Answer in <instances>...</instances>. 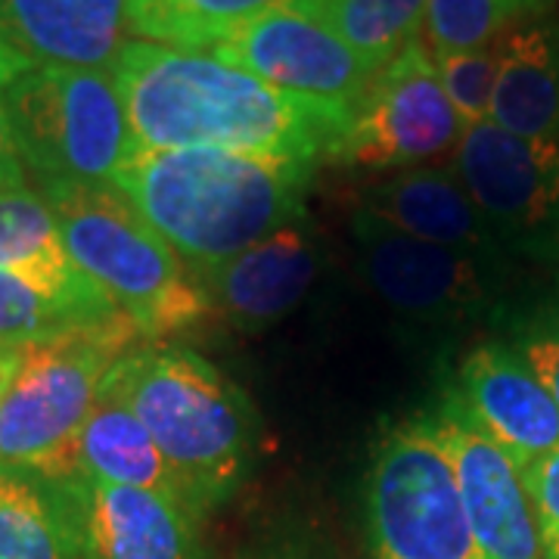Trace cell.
I'll return each mask as SVG.
<instances>
[{"label": "cell", "instance_id": "obj_27", "mask_svg": "<svg viewBox=\"0 0 559 559\" xmlns=\"http://www.w3.org/2000/svg\"><path fill=\"white\" fill-rule=\"evenodd\" d=\"M522 485L538 522L540 550L547 559H559V448L547 457L528 463L522 469Z\"/></svg>", "mask_w": 559, "mask_h": 559}, {"label": "cell", "instance_id": "obj_8", "mask_svg": "<svg viewBox=\"0 0 559 559\" xmlns=\"http://www.w3.org/2000/svg\"><path fill=\"white\" fill-rule=\"evenodd\" d=\"M463 131L432 53L414 40L377 75L336 159L360 168H404L457 150Z\"/></svg>", "mask_w": 559, "mask_h": 559}, {"label": "cell", "instance_id": "obj_13", "mask_svg": "<svg viewBox=\"0 0 559 559\" xmlns=\"http://www.w3.org/2000/svg\"><path fill=\"white\" fill-rule=\"evenodd\" d=\"M355 237L364 277L401 314L454 318L479 301V271L466 252L407 237L367 212L355 218Z\"/></svg>", "mask_w": 559, "mask_h": 559}, {"label": "cell", "instance_id": "obj_14", "mask_svg": "<svg viewBox=\"0 0 559 559\" xmlns=\"http://www.w3.org/2000/svg\"><path fill=\"white\" fill-rule=\"evenodd\" d=\"M318 246L293 221L237 259L202 271L200 280L224 318L240 330H261L286 318L305 299L318 280Z\"/></svg>", "mask_w": 559, "mask_h": 559}, {"label": "cell", "instance_id": "obj_26", "mask_svg": "<svg viewBox=\"0 0 559 559\" xmlns=\"http://www.w3.org/2000/svg\"><path fill=\"white\" fill-rule=\"evenodd\" d=\"M432 60L439 69L441 87L463 121V128H473V124L491 119V100H495L500 72V38L485 44L479 50L441 53Z\"/></svg>", "mask_w": 559, "mask_h": 559}, {"label": "cell", "instance_id": "obj_4", "mask_svg": "<svg viewBox=\"0 0 559 559\" xmlns=\"http://www.w3.org/2000/svg\"><path fill=\"white\" fill-rule=\"evenodd\" d=\"M69 259L134 320L146 342L200 326L212 299L116 183L40 187Z\"/></svg>", "mask_w": 559, "mask_h": 559}, {"label": "cell", "instance_id": "obj_21", "mask_svg": "<svg viewBox=\"0 0 559 559\" xmlns=\"http://www.w3.org/2000/svg\"><path fill=\"white\" fill-rule=\"evenodd\" d=\"M491 121L520 138L559 140V22H525L500 35Z\"/></svg>", "mask_w": 559, "mask_h": 559}, {"label": "cell", "instance_id": "obj_9", "mask_svg": "<svg viewBox=\"0 0 559 559\" xmlns=\"http://www.w3.org/2000/svg\"><path fill=\"white\" fill-rule=\"evenodd\" d=\"M209 53L280 91L340 106L345 112H358L382 72L352 50L336 32L296 7H277L246 22Z\"/></svg>", "mask_w": 559, "mask_h": 559}, {"label": "cell", "instance_id": "obj_3", "mask_svg": "<svg viewBox=\"0 0 559 559\" xmlns=\"http://www.w3.org/2000/svg\"><path fill=\"white\" fill-rule=\"evenodd\" d=\"M140 423L175 469L200 516L230 498L252 469L259 419L237 382L183 345H138L119 360Z\"/></svg>", "mask_w": 559, "mask_h": 559}, {"label": "cell", "instance_id": "obj_5", "mask_svg": "<svg viewBox=\"0 0 559 559\" xmlns=\"http://www.w3.org/2000/svg\"><path fill=\"white\" fill-rule=\"evenodd\" d=\"M140 340L134 320L116 311L25 345L20 370L0 404V463L53 481L81 479V429L103 380Z\"/></svg>", "mask_w": 559, "mask_h": 559}, {"label": "cell", "instance_id": "obj_28", "mask_svg": "<svg viewBox=\"0 0 559 559\" xmlns=\"http://www.w3.org/2000/svg\"><path fill=\"white\" fill-rule=\"evenodd\" d=\"M35 62L25 60L22 53L10 50L0 44V190H13L25 183V165L16 153V140L10 131V116H7V87L20 79L25 69H32Z\"/></svg>", "mask_w": 559, "mask_h": 559}, {"label": "cell", "instance_id": "obj_12", "mask_svg": "<svg viewBox=\"0 0 559 559\" xmlns=\"http://www.w3.org/2000/svg\"><path fill=\"white\" fill-rule=\"evenodd\" d=\"M463 417L507 451L520 473L559 448V407L525 355L488 342L469 352L448 389Z\"/></svg>", "mask_w": 559, "mask_h": 559}, {"label": "cell", "instance_id": "obj_23", "mask_svg": "<svg viewBox=\"0 0 559 559\" xmlns=\"http://www.w3.org/2000/svg\"><path fill=\"white\" fill-rule=\"evenodd\" d=\"M286 7L323 22L377 69L419 40L426 16V0H293Z\"/></svg>", "mask_w": 559, "mask_h": 559}, {"label": "cell", "instance_id": "obj_15", "mask_svg": "<svg viewBox=\"0 0 559 559\" xmlns=\"http://www.w3.org/2000/svg\"><path fill=\"white\" fill-rule=\"evenodd\" d=\"M91 559H202L197 513L171 495L81 476Z\"/></svg>", "mask_w": 559, "mask_h": 559}, {"label": "cell", "instance_id": "obj_7", "mask_svg": "<svg viewBox=\"0 0 559 559\" xmlns=\"http://www.w3.org/2000/svg\"><path fill=\"white\" fill-rule=\"evenodd\" d=\"M367 520L377 559H485L429 414L401 423L377 448Z\"/></svg>", "mask_w": 559, "mask_h": 559}, {"label": "cell", "instance_id": "obj_24", "mask_svg": "<svg viewBox=\"0 0 559 559\" xmlns=\"http://www.w3.org/2000/svg\"><path fill=\"white\" fill-rule=\"evenodd\" d=\"M554 0H426L419 44L432 53L479 50L510 28L547 16Z\"/></svg>", "mask_w": 559, "mask_h": 559}, {"label": "cell", "instance_id": "obj_18", "mask_svg": "<svg viewBox=\"0 0 559 559\" xmlns=\"http://www.w3.org/2000/svg\"><path fill=\"white\" fill-rule=\"evenodd\" d=\"M0 559H91L81 479L0 463Z\"/></svg>", "mask_w": 559, "mask_h": 559}, {"label": "cell", "instance_id": "obj_17", "mask_svg": "<svg viewBox=\"0 0 559 559\" xmlns=\"http://www.w3.org/2000/svg\"><path fill=\"white\" fill-rule=\"evenodd\" d=\"M0 271L35 283L38 289L72 301L81 308L112 314L121 311L94 280H87L69 259L60 224L44 200V193L28 183L0 190Z\"/></svg>", "mask_w": 559, "mask_h": 559}, {"label": "cell", "instance_id": "obj_10", "mask_svg": "<svg viewBox=\"0 0 559 559\" xmlns=\"http://www.w3.org/2000/svg\"><path fill=\"white\" fill-rule=\"evenodd\" d=\"M429 423L457 476L460 500L473 538L485 559H540V535L520 466L463 417L454 399L444 401Z\"/></svg>", "mask_w": 559, "mask_h": 559}, {"label": "cell", "instance_id": "obj_22", "mask_svg": "<svg viewBox=\"0 0 559 559\" xmlns=\"http://www.w3.org/2000/svg\"><path fill=\"white\" fill-rule=\"evenodd\" d=\"M293 0H124L128 32L178 50H212L246 22Z\"/></svg>", "mask_w": 559, "mask_h": 559}, {"label": "cell", "instance_id": "obj_20", "mask_svg": "<svg viewBox=\"0 0 559 559\" xmlns=\"http://www.w3.org/2000/svg\"><path fill=\"white\" fill-rule=\"evenodd\" d=\"M364 212L407 237L448 246L479 249L485 242V218L473 197L460 183L457 171L419 168L399 178H385L364 193Z\"/></svg>", "mask_w": 559, "mask_h": 559}, {"label": "cell", "instance_id": "obj_25", "mask_svg": "<svg viewBox=\"0 0 559 559\" xmlns=\"http://www.w3.org/2000/svg\"><path fill=\"white\" fill-rule=\"evenodd\" d=\"M116 314V311H112ZM109 314L62 301L38 289L35 283L0 271V348H16L50 340L72 326L103 320Z\"/></svg>", "mask_w": 559, "mask_h": 559}, {"label": "cell", "instance_id": "obj_11", "mask_svg": "<svg viewBox=\"0 0 559 559\" xmlns=\"http://www.w3.org/2000/svg\"><path fill=\"white\" fill-rule=\"evenodd\" d=\"M454 171L498 227L535 234L559 221V140L520 138L488 119L463 131Z\"/></svg>", "mask_w": 559, "mask_h": 559}, {"label": "cell", "instance_id": "obj_29", "mask_svg": "<svg viewBox=\"0 0 559 559\" xmlns=\"http://www.w3.org/2000/svg\"><path fill=\"white\" fill-rule=\"evenodd\" d=\"M525 360L532 364V370L538 373V380L547 385V392L554 395L559 407V326L550 333H540L525 345Z\"/></svg>", "mask_w": 559, "mask_h": 559}, {"label": "cell", "instance_id": "obj_1", "mask_svg": "<svg viewBox=\"0 0 559 559\" xmlns=\"http://www.w3.org/2000/svg\"><path fill=\"white\" fill-rule=\"evenodd\" d=\"M109 75L138 150H227L318 168L355 112L280 91L209 50L128 38Z\"/></svg>", "mask_w": 559, "mask_h": 559}, {"label": "cell", "instance_id": "obj_16", "mask_svg": "<svg viewBox=\"0 0 559 559\" xmlns=\"http://www.w3.org/2000/svg\"><path fill=\"white\" fill-rule=\"evenodd\" d=\"M124 40V0H0V44L32 62L109 69Z\"/></svg>", "mask_w": 559, "mask_h": 559}, {"label": "cell", "instance_id": "obj_30", "mask_svg": "<svg viewBox=\"0 0 559 559\" xmlns=\"http://www.w3.org/2000/svg\"><path fill=\"white\" fill-rule=\"evenodd\" d=\"M16 370H20V352L16 348H0V404H3L10 385H13Z\"/></svg>", "mask_w": 559, "mask_h": 559}, {"label": "cell", "instance_id": "obj_19", "mask_svg": "<svg viewBox=\"0 0 559 559\" xmlns=\"http://www.w3.org/2000/svg\"><path fill=\"white\" fill-rule=\"evenodd\" d=\"M79 463L84 479L146 488L183 500L175 469L162 457L159 444L153 441L150 429L140 423L128 401L119 364L103 380L97 404L81 429Z\"/></svg>", "mask_w": 559, "mask_h": 559}, {"label": "cell", "instance_id": "obj_6", "mask_svg": "<svg viewBox=\"0 0 559 559\" xmlns=\"http://www.w3.org/2000/svg\"><path fill=\"white\" fill-rule=\"evenodd\" d=\"M7 116L40 187L112 183L138 150L109 69L35 62L7 87Z\"/></svg>", "mask_w": 559, "mask_h": 559}, {"label": "cell", "instance_id": "obj_2", "mask_svg": "<svg viewBox=\"0 0 559 559\" xmlns=\"http://www.w3.org/2000/svg\"><path fill=\"white\" fill-rule=\"evenodd\" d=\"M311 175V165L193 146L134 150L112 183L202 274L301 218Z\"/></svg>", "mask_w": 559, "mask_h": 559}]
</instances>
